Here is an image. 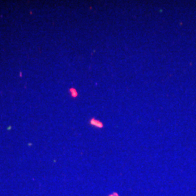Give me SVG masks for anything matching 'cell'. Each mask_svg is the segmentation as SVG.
<instances>
[{
	"instance_id": "obj_2",
	"label": "cell",
	"mask_w": 196,
	"mask_h": 196,
	"mask_svg": "<svg viewBox=\"0 0 196 196\" xmlns=\"http://www.w3.org/2000/svg\"><path fill=\"white\" fill-rule=\"evenodd\" d=\"M70 92L72 93V96L73 97H76V95H77V92H76V91L74 89H70Z\"/></svg>"
},
{
	"instance_id": "obj_1",
	"label": "cell",
	"mask_w": 196,
	"mask_h": 196,
	"mask_svg": "<svg viewBox=\"0 0 196 196\" xmlns=\"http://www.w3.org/2000/svg\"><path fill=\"white\" fill-rule=\"evenodd\" d=\"M90 123H91V124H92V125L96 126V127H98V128H102V127L103 126V124H102L101 122L98 121H97L96 119H94V118H92V119L91 120Z\"/></svg>"
},
{
	"instance_id": "obj_3",
	"label": "cell",
	"mask_w": 196,
	"mask_h": 196,
	"mask_svg": "<svg viewBox=\"0 0 196 196\" xmlns=\"http://www.w3.org/2000/svg\"><path fill=\"white\" fill-rule=\"evenodd\" d=\"M109 196H119V195L117 192H113L112 194H111Z\"/></svg>"
}]
</instances>
